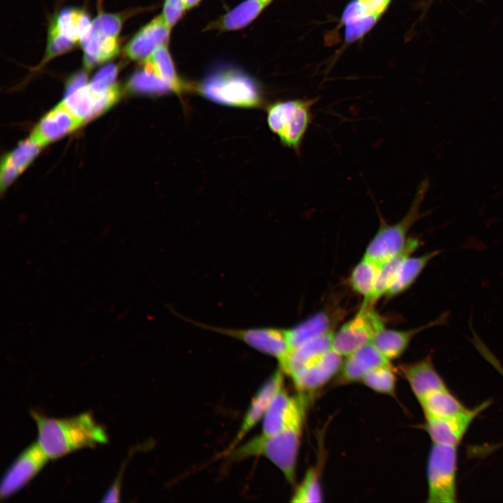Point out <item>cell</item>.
Instances as JSON below:
<instances>
[{
  "instance_id": "6da1fadb",
  "label": "cell",
  "mask_w": 503,
  "mask_h": 503,
  "mask_svg": "<svg viewBox=\"0 0 503 503\" xmlns=\"http://www.w3.org/2000/svg\"><path fill=\"white\" fill-rule=\"evenodd\" d=\"M38 431L37 442L49 459L54 460L83 448L105 444L108 436L89 413L56 418L31 412Z\"/></svg>"
},
{
  "instance_id": "7a4b0ae2",
  "label": "cell",
  "mask_w": 503,
  "mask_h": 503,
  "mask_svg": "<svg viewBox=\"0 0 503 503\" xmlns=\"http://www.w3.org/2000/svg\"><path fill=\"white\" fill-rule=\"evenodd\" d=\"M307 399L286 426L278 433L265 436L258 435L228 454L231 460H240L254 456L268 458L282 472L286 479L294 484L298 449L306 418Z\"/></svg>"
},
{
  "instance_id": "3957f363",
  "label": "cell",
  "mask_w": 503,
  "mask_h": 503,
  "mask_svg": "<svg viewBox=\"0 0 503 503\" xmlns=\"http://www.w3.org/2000/svg\"><path fill=\"white\" fill-rule=\"evenodd\" d=\"M197 91L214 103L232 107L256 108L262 102L257 82L246 73L234 68H221L209 73Z\"/></svg>"
},
{
  "instance_id": "277c9868",
  "label": "cell",
  "mask_w": 503,
  "mask_h": 503,
  "mask_svg": "<svg viewBox=\"0 0 503 503\" xmlns=\"http://www.w3.org/2000/svg\"><path fill=\"white\" fill-rule=\"evenodd\" d=\"M318 98L279 101L267 110V122L285 147L299 152L312 122V108Z\"/></svg>"
},
{
  "instance_id": "5b68a950",
  "label": "cell",
  "mask_w": 503,
  "mask_h": 503,
  "mask_svg": "<svg viewBox=\"0 0 503 503\" xmlns=\"http://www.w3.org/2000/svg\"><path fill=\"white\" fill-rule=\"evenodd\" d=\"M430 187L429 179L424 178L418 185L411 205L402 219L393 224L384 221L369 243L364 256L379 265L398 253L405 245L411 226L425 215L421 206Z\"/></svg>"
},
{
  "instance_id": "8992f818",
  "label": "cell",
  "mask_w": 503,
  "mask_h": 503,
  "mask_svg": "<svg viewBox=\"0 0 503 503\" xmlns=\"http://www.w3.org/2000/svg\"><path fill=\"white\" fill-rule=\"evenodd\" d=\"M457 471L458 446L432 443L427 460L426 502H456Z\"/></svg>"
},
{
  "instance_id": "52a82bcc",
  "label": "cell",
  "mask_w": 503,
  "mask_h": 503,
  "mask_svg": "<svg viewBox=\"0 0 503 503\" xmlns=\"http://www.w3.org/2000/svg\"><path fill=\"white\" fill-rule=\"evenodd\" d=\"M384 328V319L373 305L361 306L355 316L334 333L332 349L346 357L371 342L374 335Z\"/></svg>"
},
{
  "instance_id": "ba28073f",
  "label": "cell",
  "mask_w": 503,
  "mask_h": 503,
  "mask_svg": "<svg viewBox=\"0 0 503 503\" xmlns=\"http://www.w3.org/2000/svg\"><path fill=\"white\" fill-rule=\"evenodd\" d=\"M201 328L238 340L256 351L275 358L279 365L286 360L290 347L286 329L275 327L226 328L192 321Z\"/></svg>"
},
{
  "instance_id": "9c48e42d",
  "label": "cell",
  "mask_w": 503,
  "mask_h": 503,
  "mask_svg": "<svg viewBox=\"0 0 503 503\" xmlns=\"http://www.w3.org/2000/svg\"><path fill=\"white\" fill-rule=\"evenodd\" d=\"M391 0H351L344 8L340 22L344 40L350 43L362 38L379 20Z\"/></svg>"
},
{
  "instance_id": "30bf717a",
  "label": "cell",
  "mask_w": 503,
  "mask_h": 503,
  "mask_svg": "<svg viewBox=\"0 0 503 503\" xmlns=\"http://www.w3.org/2000/svg\"><path fill=\"white\" fill-rule=\"evenodd\" d=\"M50 460L37 442L27 446L5 472L0 485L1 500L15 494L31 481Z\"/></svg>"
},
{
  "instance_id": "8fae6325",
  "label": "cell",
  "mask_w": 503,
  "mask_h": 503,
  "mask_svg": "<svg viewBox=\"0 0 503 503\" xmlns=\"http://www.w3.org/2000/svg\"><path fill=\"white\" fill-rule=\"evenodd\" d=\"M490 404V401L487 400L451 416L426 417L424 430L432 443L458 446L473 421Z\"/></svg>"
},
{
  "instance_id": "7c38bea8",
  "label": "cell",
  "mask_w": 503,
  "mask_h": 503,
  "mask_svg": "<svg viewBox=\"0 0 503 503\" xmlns=\"http://www.w3.org/2000/svg\"><path fill=\"white\" fill-rule=\"evenodd\" d=\"M343 356L333 349L318 359L303 367L290 377L299 393H313L333 379L339 373Z\"/></svg>"
},
{
  "instance_id": "4fadbf2b",
  "label": "cell",
  "mask_w": 503,
  "mask_h": 503,
  "mask_svg": "<svg viewBox=\"0 0 503 503\" xmlns=\"http://www.w3.org/2000/svg\"><path fill=\"white\" fill-rule=\"evenodd\" d=\"M284 372L279 367L258 388L252 399L234 439L226 450L225 455L237 447L245 435L263 418L272 398L284 387Z\"/></svg>"
},
{
  "instance_id": "5bb4252c",
  "label": "cell",
  "mask_w": 503,
  "mask_h": 503,
  "mask_svg": "<svg viewBox=\"0 0 503 503\" xmlns=\"http://www.w3.org/2000/svg\"><path fill=\"white\" fill-rule=\"evenodd\" d=\"M119 96L120 89L116 84L103 93L94 92L89 85H85L65 96L63 102L85 122L105 111Z\"/></svg>"
},
{
  "instance_id": "9a60e30c",
  "label": "cell",
  "mask_w": 503,
  "mask_h": 503,
  "mask_svg": "<svg viewBox=\"0 0 503 503\" xmlns=\"http://www.w3.org/2000/svg\"><path fill=\"white\" fill-rule=\"evenodd\" d=\"M83 123L62 101L41 119L29 138L43 147L71 133Z\"/></svg>"
},
{
  "instance_id": "2e32d148",
  "label": "cell",
  "mask_w": 503,
  "mask_h": 503,
  "mask_svg": "<svg viewBox=\"0 0 503 503\" xmlns=\"http://www.w3.org/2000/svg\"><path fill=\"white\" fill-rule=\"evenodd\" d=\"M389 364L391 361L371 341L346 356L335 379V384L344 385L361 381L370 370Z\"/></svg>"
},
{
  "instance_id": "e0dca14e",
  "label": "cell",
  "mask_w": 503,
  "mask_h": 503,
  "mask_svg": "<svg viewBox=\"0 0 503 503\" xmlns=\"http://www.w3.org/2000/svg\"><path fill=\"white\" fill-rule=\"evenodd\" d=\"M170 28L161 15L144 26L127 43L126 54L132 60L143 61L160 46L167 45Z\"/></svg>"
},
{
  "instance_id": "ac0fdd59",
  "label": "cell",
  "mask_w": 503,
  "mask_h": 503,
  "mask_svg": "<svg viewBox=\"0 0 503 503\" xmlns=\"http://www.w3.org/2000/svg\"><path fill=\"white\" fill-rule=\"evenodd\" d=\"M398 370L409 383L418 401L433 392L448 388L436 370L430 353L416 362L400 365Z\"/></svg>"
},
{
  "instance_id": "d6986e66",
  "label": "cell",
  "mask_w": 503,
  "mask_h": 503,
  "mask_svg": "<svg viewBox=\"0 0 503 503\" xmlns=\"http://www.w3.org/2000/svg\"><path fill=\"white\" fill-rule=\"evenodd\" d=\"M307 399V394L298 393L290 396L283 387L274 396L263 416L261 434L274 435L291 420L300 407Z\"/></svg>"
},
{
  "instance_id": "ffe728a7",
  "label": "cell",
  "mask_w": 503,
  "mask_h": 503,
  "mask_svg": "<svg viewBox=\"0 0 503 503\" xmlns=\"http://www.w3.org/2000/svg\"><path fill=\"white\" fill-rule=\"evenodd\" d=\"M342 314L341 310L335 308L323 309L296 326L286 329L290 351L307 341L333 331V328Z\"/></svg>"
},
{
  "instance_id": "44dd1931",
  "label": "cell",
  "mask_w": 503,
  "mask_h": 503,
  "mask_svg": "<svg viewBox=\"0 0 503 503\" xmlns=\"http://www.w3.org/2000/svg\"><path fill=\"white\" fill-rule=\"evenodd\" d=\"M449 314L445 312L432 322L418 328L398 330L384 328L374 335L372 342L391 361L402 355L416 334L428 328L446 323Z\"/></svg>"
},
{
  "instance_id": "7402d4cb",
  "label": "cell",
  "mask_w": 503,
  "mask_h": 503,
  "mask_svg": "<svg viewBox=\"0 0 503 503\" xmlns=\"http://www.w3.org/2000/svg\"><path fill=\"white\" fill-rule=\"evenodd\" d=\"M334 331L307 341L291 349L279 368L289 377L332 349Z\"/></svg>"
},
{
  "instance_id": "603a6c76",
  "label": "cell",
  "mask_w": 503,
  "mask_h": 503,
  "mask_svg": "<svg viewBox=\"0 0 503 503\" xmlns=\"http://www.w3.org/2000/svg\"><path fill=\"white\" fill-rule=\"evenodd\" d=\"M420 240L416 237H409L404 247L396 254L380 265L372 293L365 305H373L386 293L393 284L404 261L417 249Z\"/></svg>"
},
{
  "instance_id": "cb8c5ba5",
  "label": "cell",
  "mask_w": 503,
  "mask_h": 503,
  "mask_svg": "<svg viewBox=\"0 0 503 503\" xmlns=\"http://www.w3.org/2000/svg\"><path fill=\"white\" fill-rule=\"evenodd\" d=\"M41 147L30 138L22 142L7 154L1 166V189L3 191L28 166Z\"/></svg>"
},
{
  "instance_id": "d4e9b609",
  "label": "cell",
  "mask_w": 503,
  "mask_h": 503,
  "mask_svg": "<svg viewBox=\"0 0 503 503\" xmlns=\"http://www.w3.org/2000/svg\"><path fill=\"white\" fill-rule=\"evenodd\" d=\"M273 0H245L214 22L211 29L234 31L251 23Z\"/></svg>"
},
{
  "instance_id": "484cf974",
  "label": "cell",
  "mask_w": 503,
  "mask_h": 503,
  "mask_svg": "<svg viewBox=\"0 0 503 503\" xmlns=\"http://www.w3.org/2000/svg\"><path fill=\"white\" fill-rule=\"evenodd\" d=\"M426 417H448L461 413L468 408L449 388L433 392L418 401Z\"/></svg>"
},
{
  "instance_id": "4316f807",
  "label": "cell",
  "mask_w": 503,
  "mask_h": 503,
  "mask_svg": "<svg viewBox=\"0 0 503 503\" xmlns=\"http://www.w3.org/2000/svg\"><path fill=\"white\" fill-rule=\"evenodd\" d=\"M440 252V251L436 250L419 256L408 257L401 265L393 284L385 296L386 297H393L408 289L414 284L429 261Z\"/></svg>"
},
{
  "instance_id": "83f0119b",
  "label": "cell",
  "mask_w": 503,
  "mask_h": 503,
  "mask_svg": "<svg viewBox=\"0 0 503 503\" xmlns=\"http://www.w3.org/2000/svg\"><path fill=\"white\" fill-rule=\"evenodd\" d=\"M128 87L136 94L161 95L174 90L172 86L157 75L147 60L143 61V66L131 77Z\"/></svg>"
},
{
  "instance_id": "f1b7e54d",
  "label": "cell",
  "mask_w": 503,
  "mask_h": 503,
  "mask_svg": "<svg viewBox=\"0 0 503 503\" xmlns=\"http://www.w3.org/2000/svg\"><path fill=\"white\" fill-rule=\"evenodd\" d=\"M379 267L377 263L363 256L350 275V286L353 291L364 298L362 305L368 302L372 293Z\"/></svg>"
},
{
  "instance_id": "f546056e",
  "label": "cell",
  "mask_w": 503,
  "mask_h": 503,
  "mask_svg": "<svg viewBox=\"0 0 503 503\" xmlns=\"http://www.w3.org/2000/svg\"><path fill=\"white\" fill-rule=\"evenodd\" d=\"M146 60L154 71L172 86L174 93L181 94L188 89L187 85L177 74L167 45L159 47Z\"/></svg>"
},
{
  "instance_id": "4dcf8cb0",
  "label": "cell",
  "mask_w": 503,
  "mask_h": 503,
  "mask_svg": "<svg viewBox=\"0 0 503 503\" xmlns=\"http://www.w3.org/2000/svg\"><path fill=\"white\" fill-rule=\"evenodd\" d=\"M397 377L391 364L377 367L368 372L361 382L372 391L391 396L395 395Z\"/></svg>"
},
{
  "instance_id": "1f68e13d",
  "label": "cell",
  "mask_w": 503,
  "mask_h": 503,
  "mask_svg": "<svg viewBox=\"0 0 503 503\" xmlns=\"http://www.w3.org/2000/svg\"><path fill=\"white\" fill-rule=\"evenodd\" d=\"M322 497L319 469L312 467L307 471L302 481L296 487L291 502L296 503L321 502Z\"/></svg>"
},
{
  "instance_id": "d6a6232c",
  "label": "cell",
  "mask_w": 503,
  "mask_h": 503,
  "mask_svg": "<svg viewBox=\"0 0 503 503\" xmlns=\"http://www.w3.org/2000/svg\"><path fill=\"white\" fill-rule=\"evenodd\" d=\"M117 74V67L109 64L101 68L88 85L96 93H103L113 86Z\"/></svg>"
},
{
  "instance_id": "836d02e7",
  "label": "cell",
  "mask_w": 503,
  "mask_h": 503,
  "mask_svg": "<svg viewBox=\"0 0 503 503\" xmlns=\"http://www.w3.org/2000/svg\"><path fill=\"white\" fill-rule=\"evenodd\" d=\"M92 24V31L106 36H117L122 27V20L116 15L102 14Z\"/></svg>"
},
{
  "instance_id": "e575fe53",
  "label": "cell",
  "mask_w": 503,
  "mask_h": 503,
  "mask_svg": "<svg viewBox=\"0 0 503 503\" xmlns=\"http://www.w3.org/2000/svg\"><path fill=\"white\" fill-rule=\"evenodd\" d=\"M48 42L44 61L71 49L75 43L55 30L49 29Z\"/></svg>"
},
{
  "instance_id": "d590c367",
  "label": "cell",
  "mask_w": 503,
  "mask_h": 503,
  "mask_svg": "<svg viewBox=\"0 0 503 503\" xmlns=\"http://www.w3.org/2000/svg\"><path fill=\"white\" fill-rule=\"evenodd\" d=\"M118 51L119 45L117 36H108L104 38L99 51L92 61L90 68L110 59L117 54Z\"/></svg>"
},
{
  "instance_id": "8d00e7d4",
  "label": "cell",
  "mask_w": 503,
  "mask_h": 503,
  "mask_svg": "<svg viewBox=\"0 0 503 503\" xmlns=\"http://www.w3.org/2000/svg\"><path fill=\"white\" fill-rule=\"evenodd\" d=\"M185 10L184 0H165L162 15L166 24L171 29Z\"/></svg>"
},
{
  "instance_id": "74e56055",
  "label": "cell",
  "mask_w": 503,
  "mask_h": 503,
  "mask_svg": "<svg viewBox=\"0 0 503 503\" xmlns=\"http://www.w3.org/2000/svg\"><path fill=\"white\" fill-rule=\"evenodd\" d=\"M87 76L83 71L75 74L67 82L65 96H67L78 89L85 86Z\"/></svg>"
},
{
  "instance_id": "f35d334b",
  "label": "cell",
  "mask_w": 503,
  "mask_h": 503,
  "mask_svg": "<svg viewBox=\"0 0 503 503\" xmlns=\"http://www.w3.org/2000/svg\"><path fill=\"white\" fill-rule=\"evenodd\" d=\"M201 0H184L186 10H189L196 6Z\"/></svg>"
}]
</instances>
